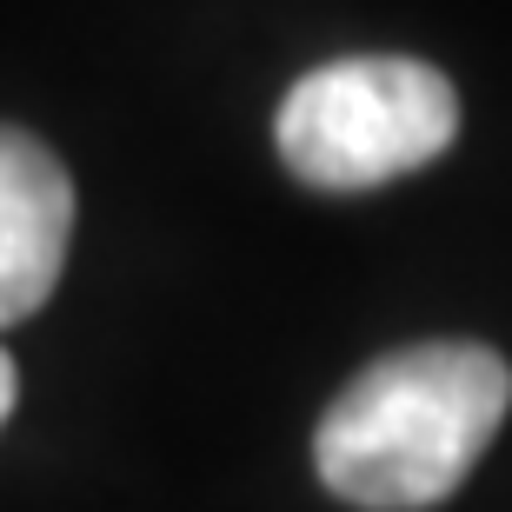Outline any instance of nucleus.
Listing matches in <instances>:
<instances>
[{"instance_id": "nucleus-1", "label": "nucleus", "mask_w": 512, "mask_h": 512, "mask_svg": "<svg viewBox=\"0 0 512 512\" xmlns=\"http://www.w3.org/2000/svg\"><path fill=\"white\" fill-rule=\"evenodd\" d=\"M512 406V366L493 346L426 340L386 353L320 413L313 466L326 493L366 512H419L459 493Z\"/></svg>"}, {"instance_id": "nucleus-2", "label": "nucleus", "mask_w": 512, "mask_h": 512, "mask_svg": "<svg viewBox=\"0 0 512 512\" xmlns=\"http://www.w3.org/2000/svg\"><path fill=\"white\" fill-rule=\"evenodd\" d=\"M453 80L406 54H353L300 74L280 100V160L320 193H366L453 147Z\"/></svg>"}, {"instance_id": "nucleus-3", "label": "nucleus", "mask_w": 512, "mask_h": 512, "mask_svg": "<svg viewBox=\"0 0 512 512\" xmlns=\"http://www.w3.org/2000/svg\"><path fill=\"white\" fill-rule=\"evenodd\" d=\"M74 240V180L34 133L0 127V326L47 306Z\"/></svg>"}, {"instance_id": "nucleus-4", "label": "nucleus", "mask_w": 512, "mask_h": 512, "mask_svg": "<svg viewBox=\"0 0 512 512\" xmlns=\"http://www.w3.org/2000/svg\"><path fill=\"white\" fill-rule=\"evenodd\" d=\"M14 393H20V373H14V360L0 353V419L14 413Z\"/></svg>"}]
</instances>
